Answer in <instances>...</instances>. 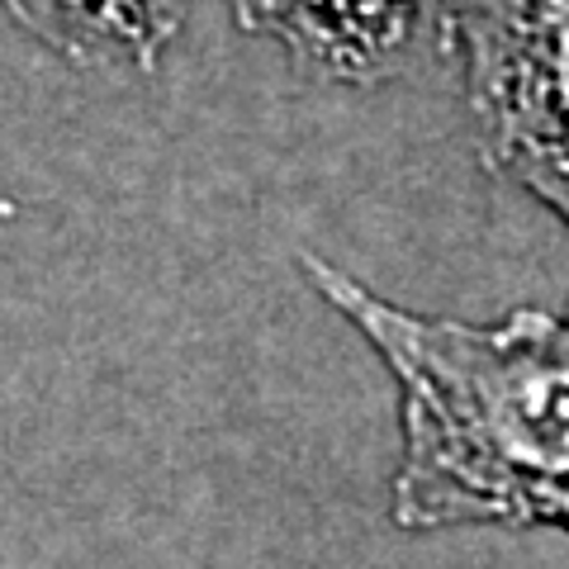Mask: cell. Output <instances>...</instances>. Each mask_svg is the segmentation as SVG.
<instances>
[{
  "mask_svg": "<svg viewBox=\"0 0 569 569\" xmlns=\"http://www.w3.org/2000/svg\"><path fill=\"white\" fill-rule=\"evenodd\" d=\"M190 0H6L29 33L77 67H157Z\"/></svg>",
  "mask_w": 569,
  "mask_h": 569,
  "instance_id": "obj_4",
  "label": "cell"
},
{
  "mask_svg": "<svg viewBox=\"0 0 569 569\" xmlns=\"http://www.w3.org/2000/svg\"><path fill=\"white\" fill-rule=\"evenodd\" d=\"M485 162L569 228V0H447Z\"/></svg>",
  "mask_w": 569,
  "mask_h": 569,
  "instance_id": "obj_2",
  "label": "cell"
},
{
  "mask_svg": "<svg viewBox=\"0 0 569 569\" xmlns=\"http://www.w3.org/2000/svg\"><path fill=\"white\" fill-rule=\"evenodd\" d=\"M565 531H569V527H565Z\"/></svg>",
  "mask_w": 569,
  "mask_h": 569,
  "instance_id": "obj_5",
  "label": "cell"
},
{
  "mask_svg": "<svg viewBox=\"0 0 569 569\" xmlns=\"http://www.w3.org/2000/svg\"><path fill=\"white\" fill-rule=\"evenodd\" d=\"M238 24L266 33L332 81L389 77L427 29L447 20V0H233Z\"/></svg>",
  "mask_w": 569,
  "mask_h": 569,
  "instance_id": "obj_3",
  "label": "cell"
},
{
  "mask_svg": "<svg viewBox=\"0 0 569 569\" xmlns=\"http://www.w3.org/2000/svg\"><path fill=\"white\" fill-rule=\"evenodd\" d=\"M399 380L403 460L395 522L569 527V313L512 309L498 323L422 318L305 257Z\"/></svg>",
  "mask_w": 569,
  "mask_h": 569,
  "instance_id": "obj_1",
  "label": "cell"
}]
</instances>
